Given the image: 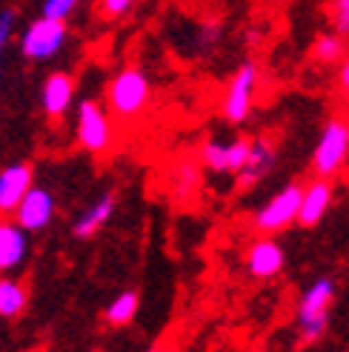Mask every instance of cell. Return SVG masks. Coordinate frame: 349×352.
Masks as SVG:
<instances>
[{"mask_svg": "<svg viewBox=\"0 0 349 352\" xmlns=\"http://www.w3.org/2000/svg\"><path fill=\"white\" fill-rule=\"evenodd\" d=\"M152 100V86L144 69L137 66H126L109 80L106 86V107L109 115L120 118V120H135L141 118Z\"/></svg>", "mask_w": 349, "mask_h": 352, "instance_id": "cell-1", "label": "cell"}, {"mask_svg": "<svg viewBox=\"0 0 349 352\" xmlns=\"http://www.w3.org/2000/svg\"><path fill=\"white\" fill-rule=\"evenodd\" d=\"M335 301V284L333 278H318L312 287L304 289L298 301V336L301 344H315L324 338V332L329 327V309Z\"/></svg>", "mask_w": 349, "mask_h": 352, "instance_id": "cell-2", "label": "cell"}, {"mask_svg": "<svg viewBox=\"0 0 349 352\" xmlns=\"http://www.w3.org/2000/svg\"><path fill=\"white\" fill-rule=\"evenodd\" d=\"M349 157V120L346 118H333L326 120V126L312 152V172L318 178H335L344 169Z\"/></svg>", "mask_w": 349, "mask_h": 352, "instance_id": "cell-3", "label": "cell"}, {"mask_svg": "<svg viewBox=\"0 0 349 352\" xmlns=\"http://www.w3.org/2000/svg\"><path fill=\"white\" fill-rule=\"evenodd\" d=\"M301 184H286L281 192L275 195L255 212V230L272 235V232H281L286 230L289 223L298 221V209H301Z\"/></svg>", "mask_w": 349, "mask_h": 352, "instance_id": "cell-4", "label": "cell"}, {"mask_svg": "<svg viewBox=\"0 0 349 352\" xmlns=\"http://www.w3.org/2000/svg\"><path fill=\"white\" fill-rule=\"evenodd\" d=\"M66 21H55V17L41 14L38 21H32L26 32L21 34V52L29 60H49L55 58L60 46L66 43Z\"/></svg>", "mask_w": 349, "mask_h": 352, "instance_id": "cell-5", "label": "cell"}, {"mask_svg": "<svg viewBox=\"0 0 349 352\" xmlns=\"http://www.w3.org/2000/svg\"><path fill=\"white\" fill-rule=\"evenodd\" d=\"M255 95H258V66L255 63H243L232 75L229 86H226V92H223V100H221L223 118L229 123H235V126L243 123L252 115Z\"/></svg>", "mask_w": 349, "mask_h": 352, "instance_id": "cell-6", "label": "cell"}, {"mask_svg": "<svg viewBox=\"0 0 349 352\" xmlns=\"http://www.w3.org/2000/svg\"><path fill=\"white\" fill-rule=\"evenodd\" d=\"M78 140L92 155H106L112 149V118L100 103L83 100L78 107Z\"/></svg>", "mask_w": 349, "mask_h": 352, "instance_id": "cell-7", "label": "cell"}, {"mask_svg": "<svg viewBox=\"0 0 349 352\" xmlns=\"http://www.w3.org/2000/svg\"><path fill=\"white\" fill-rule=\"evenodd\" d=\"M249 155V140L235 138V140H206L201 146V161L209 172L215 175H235Z\"/></svg>", "mask_w": 349, "mask_h": 352, "instance_id": "cell-8", "label": "cell"}, {"mask_svg": "<svg viewBox=\"0 0 349 352\" xmlns=\"http://www.w3.org/2000/svg\"><path fill=\"white\" fill-rule=\"evenodd\" d=\"M55 218V195L43 186H32L23 201L14 209V221L23 226L26 232H41Z\"/></svg>", "mask_w": 349, "mask_h": 352, "instance_id": "cell-9", "label": "cell"}, {"mask_svg": "<svg viewBox=\"0 0 349 352\" xmlns=\"http://www.w3.org/2000/svg\"><path fill=\"white\" fill-rule=\"evenodd\" d=\"M275 144L269 138H255L249 140V155H247V164H243L235 172V181L240 189H252L255 184H260L269 175V169L275 166Z\"/></svg>", "mask_w": 349, "mask_h": 352, "instance_id": "cell-10", "label": "cell"}, {"mask_svg": "<svg viewBox=\"0 0 349 352\" xmlns=\"http://www.w3.org/2000/svg\"><path fill=\"white\" fill-rule=\"evenodd\" d=\"M34 186L32 164H12L0 172V215H14L17 204Z\"/></svg>", "mask_w": 349, "mask_h": 352, "instance_id": "cell-11", "label": "cell"}, {"mask_svg": "<svg viewBox=\"0 0 349 352\" xmlns=\"http://www.w3.org/2000/svg\"><path fill=\"white\" fill-rule=\"evenodd\" d=\"M286 252L275 238H260L247 250V272L252 278H275L284 270Z\"/></svg>", "mask_w": 349, "mask_h": 352, "instance_id": "cell-12", "label": "cell"}, {"mask_svg": "<svg viewBox=\"0 0 349 352\" xmlns=\"http://www.w3.org/2000/svg\"><path fill=\"white\" fill-rule=\"evenodd\" d=\"M72 98H75V78L69 72H52L43 80L41 107L49 118H63L69 107H72Z\"/></svg>", "mask_w": 349, "mask_h": 352, "instance_id": "cell-13", "label": "cell"}, {"mask_svg": "<svg viewBox=\"0 0 349 352\" xmlns=\"http://www.w3.org/2000/svg\"><path fill=\"white\" fill-rule=\"evenodd\" d=\"M29 255V232L17 221H0V272H12Z\"/></svg>", "mask_w": 349, "mask_h": 352, "instance_id": "cell-14", "label": "cell"}, {"mask_svg": "<svg viewBox=\"0 0 349 352\" xmlns=\"http://www.w3.org/2000/svg\"><path fill=\"white\" fill-rule=\"evenodd\" d=\"M329 206H333V184H329V178H315L301 192L298 223L301 226H315L318 221H324Z\"/></svg>", "mask_w": 349, "mask_h": 352, "instance_id": "cell-15", "label": "cell"}, {"mask_svg": "<svg viewBox=\"0 0 349 352\" xmlns=\"http://www.w3.org/2000/svg\"><path fill=\"white\" fill-rule=\"evenodd\" d=\"M112 212H115V195H112V192H106V195H100L98 201H92V204L75 218L72 232H75L78 238H92L95 232L103 230V223L112 218Z\"/></svg>", "mask_w": 349, "mask_h": 352, "instance_id": "cell-16", "label": "cell"}, {"mask_svg": "<svg viewBox=\"0 0 349 352\" xmlns=\"http://www.w3.org/2000/svg\"><path fill=\"white\" fill-rule=\"evenodd\" d=\"M29 304V292L21 280L0 278V318H17Z\"/></svg>", "mask_w": 349, "mask_h": 352, "instance_id": "cell-17", "label": "cell"}, {"mask_svg": "<svg viewBox=\"0 0 349 352\" xmlns=\"http://www.w3.org/2000/svg\"><path fill=\"white\" fill-rule=\"evenodd\" d=\"M137 307H141V295L132 292V289L120 292L115 301L106 307V324L109 327H126L129 321H135Z\"/></svg>", "mask_w": 349, "mask_h": 352, "instance_id": "cell-18", "label": "cell"}, {"mask_svg": "<svg viewBox=\"0 0 349 352\" xmlns=\"http://www.w3.org/2000/svg\"><path fill=\"white\" fill-rule=\"evenodd\" d=\"M344 55H346V43H344V34L338 32H324L312 43V60H318V63H341Z\"/></svg>", "mask_w": 349, "mask_h": 352, "instance_id": "cell-19", "label": "cell"}, {"mask_svg": "<svg viewBox=\"0 0 349 352\" xmlns=\"http://www.w3.org/2000/svg\"><path fill=\"white\" fill-rule=\"evenodd\" d=\"M195 186H198V166L195 164H181L178 172H174V189H178V195L192 192Z\"/></svg>", "mask_w": 349, "mask_h": 352, "instance_id": "cell-20", "label": "cell"}, {"mask_svg": "<svg viewBox=\"0 0 349 352\" xmlns=\"http://www.w3.org/2000/svg\"><path fill=\"white\" fill-rule=\"evenodd\" d=\"M78 6H80V0H43V14L55 17V21H66Z\"/></svg>", "mask_w": 349, "mask_h": 352, "instance_id": "cell-21", "label": "cell"}, {"mask_svg": "<svg viewBox=\"0 0 349 352\" xmlns=\"http://www.w3.org/2000/svg\"><path fill=\"white\" fill-rule=\"evenodd\" d=\"M132 6H135V0H98V12L106 17V21H117V17H124Z\"/></svg>", "mask_w": 349, "mask_h": 352, "instance_id": "cell-22", "label": "cell"}, {"mask_svg": "<svg viewBox=\"0 0 349 352\" xmlns=\"http://www.w3.org/2000/svg\"><path fill=\"white\" fill-rule=\"evenodd\" d=\"M329 14H333V26L338 34H349V0H333L329 6Z\"/></svg>", "mask_w": 349, "mask_h": 352, "instance_id": "cell-23", "label": "cell"}, {"mask_svg": "<svg viewBox=\"0 0 349 352\" xmlns=\"http://www.w3.org/2000/svg\"><path fill=\"white\" fill-rule=\"evenodd\" d=\"M14 12L12 9H3L0 12V52H3V46H6V41H9V34H12V29H14Z\"/></svg>", "mask_w": 349, "mask_h": 352, "instance_id": "cell-24", "label": "cell"}, {"mask_svg": "<svg viewBox=\"0 0 349 352\" xmlns=\"http://www.w3.org/2000/svg\"><path fill=\"white\" fill-rule=\"evenodd\" d=\"M338 86H341V92L349 98V55H344V60H341V69H338Z\"/></svg>", "mask_w": 349, "mask_h": 352, "instance_id": "cell-25", "label": "cell"}, {"mask_svg": "<svg viewBox=\"0 0 349 352\" xmlns=\"http://www.w3.org/2000/svg\"><path fill=\"white\" fill-rule=\"evenodd\" d=\"M152 352H172L169 346H158V349H152Z\"/></svg>", "mask_w": 349, "mask_h": 352, "instance_id": "cell-26", "label": "cell"}, {"mask_svg": "<svg viewBox=\"0 0 349 352\" xmlns=\"http://www.w3.org/2000/svg\"><path fill=\"white\" fill-rule=\"evenodd\" d=\"M26 352H43V349H41V346H34V349H26Z\"/></svg>", "mask_w": 349, "mask_h": 352, "instance_id": "cell-27", "label": "cell"}]
</instances>
